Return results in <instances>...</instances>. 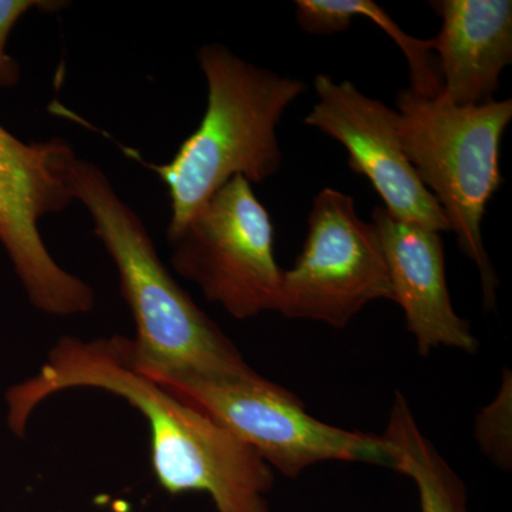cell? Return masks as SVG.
<instances>
[{"mask_svg": "<svg viewBox=\"0 0 512 512\" xmlns=\"http://www.w3.org/2000/svg\"><path fill=\"white\" fill-rule=\"evenodd\" d=\"M72 389L103 390L143 414L151 468L168 494H208L217 512H272V467L207 414L141 372L127 336L57 340L35 375L6 392L9 430L25 437L37 407Z\"/></svg>", "mask_w": 512, "mask_h": 512, "instance_id": "obj_1", "label": "cell"}, {"mask_svg": "<svg viewBox=\"0 0 512 512\" xmlns=\"http://www.w3.org/2000/svg\"><path fill=\"white\" fill-rule=\"evenodd\" d=\"M74 192L119 274L121 295L136 325L134 357L141 372L154 379H224L258 373L175 281L143 220L96 164L79 158Z\"/></svg>", "mask_w": 512, "mask_h": 512, "instance_id": "obj_2", "label": "cell"}, {"mask_svg": "<svg viewBox=\"0 0 512 512\" xmlns=\"http://www.w3.org/2000/svg\"><path fill=\"white\" fill-rule=\"evenodd\" d=\"M207 80V107L200 126L183 141L167 164H148L158 174L171 202L168 239L177 237L232 178L261 184L282 167L276 128L286 109L308 84L255 66L220 43L198 50Z\"/></svg>", "mask_w": 512, "mask_h": 512, "instance_id": "obj_3", "label": "cell"}, {"mask_svg": "<svg viewBox=\"0 0 512 512\" xmlns=\"http://www.w3.org/2000/svg\"><path fill=\"white\" fill-rule=\"evenodd\" d=\"M396 111L404 153L439 202L458 247L476 264L485 311H494L498 279L481 225L503 183L500 147L512 119V100L458 107L441 96L406 89L397 96Z\"/></svg>", "mask_w": 512, "mask_h": 512, "instance_id": "obj_4", "label": "cell"}, {"mask_svg": "<svg viewBox=\"0 0 512 512\" xmlns=\"http://www.w3.org/2000/svg\"><path fill=\"white\" fill-rule=\"evenodd\" d=\"M151 379L207 414L286 478L299 477L306 468L325 461L376 464L393 470V448L383 436L340 429L315 419L295 394L259 373L224 379Z\"/></svg>", "mask_w": 512, "mask_h": 512, "instance_id": "obj_5", "label": "cell"}, {"mask_svg": "<svg viewBox=\"0 0 512 512\" xmlns=\"http://www.w3.org/2000/svg\"><path fill=\"white\" fill-rule=\"evenodd\" d=\"M79 157L63 138L25 143L0 124V244L30 303L50 316L86 315L96 292L57 264L39 222L76 201Z\"/></svg>", "mask_w": 512, "mask_h": 512, "instance_id": "obj_6", "label": "cell"}, {"mask_svg": "<svg viewBox=\"0 0 512 512\" xmlns=\"http://www.w3.org/2000/svg\"><path fill=\"white\" fill-rule=\"evenodd\" d=\"M168 242L177 275L232 318L278 308L284 269L275 259L274 225L245 178L228 181Z\"/></svg>", "mask_w": 512, "mask_h": 512, "instance_id": "obj_7", "label": "cell"}, {"mask_svg": "<svg viewBox=\"0 0 512 512\" xmlns=\"http://www.w3.org/2000/svg\"><path fill=\"white\" fill-rule=\"evenodd\" d=\"M308 225L301 255L284 271L276 312L343 329L369 303L394 302L376 228L357 215L350 195L323 188Z\"/></svg>", "mask_w": 512, "mask_h": 512, "instance_id": "obj_8", "label": "cell"}, {"mask_svg": "<svg viewBox=\"0 0 512 512\" xmlns=\"http://www.w3.org/2000/svg\"><path fill=\"white\" fill-rule=\"evenodd\" d=\"M313 89L318 101L303 121L346 148L349 167L369 180L384 210L399 221L450 231L439 202L404 153L397 111L366 96L352 82L336 83L328 74H318Z\"/></svg>", "mask_w": 512, "mask_h": 512, "instance_id": "obj_9", "label": "cell"}, {"mask_svg": "<svg viewBox=\"0 0 512 512\" xmlns=\"http://www.w3.org/2000/svg\"><path fill=\"white\" fill-rule=\"evenodd\" d=\"M394 302L399 303L417 352L451 348L474 355L478 340L470 323L454 311L447 288L441 232L396 220L383 207L372 212Z\"/></svg>", "mask_w": 512, "mask_h": 512, "instance_id": "obj_10", "label": "cell"}, {"mask_svg": "<svg viewBox=\"0 0 512 512\" xmlns=\"http://www.w3.org/2000/svg\"><path fill=\"white\" fill-rule=\"evenodd\" d=\"M443 20L433 40L439 55V96L458 107L493 103L512 63L511 0L431 2Z\"/></svg>", "mask_w": 512, "mask_h": 512, "instance_id": "obj_11", "label": "cell"}, {"mask_svg": "<svg viewBox=\"0 0 512 512\" xmlns=\"http://www.w3.org/2000/svg\"><path fill=\"white\" fill-rule=\"evenodd\" d=\"M393 448V470L412 478L421 512H467V488L417 424L403 393L394 394L383 434Z\"/></svg>", "mask_w": 512, "mask_h": 512, "instance_id": "obj_12", "label": "cell"}, {"mask_svg": "<svg viewBox=\"0 0 512 512\" xmlns=\"http://www.w3.org/2000/svg\"><path fill=\"white\" fill-rule=\"evenodd\" d=\"M295 5L299 26L311 35L346 32L357 16L369 19L403 50L410 67V89L424 97L439 96L441 80L433 59V40L407 35L373 0H296Z\"/></svg>", "mask_w": 512, "mask_h": 512, "instance_id": "obj_13", "label": "cell"}, {"mask_svg": "<svg viewBox=\"0 0 512 512\" xmlns=\"http://www.w3.org/2000/svg\"><path fill=\"white\" fill-rule=\"evenodd\" d=\"M511 410V373L505 370L500 392L481 410L476 420V437L481 450L504 470H510L512 463Z\"/></svg>", "mask_w": 512, "mask_h": 512, "instance_id": "obj_14", "label": "cell"}, {"mask_svg": "<svg viewBox=\"0 0 512 512\" xmlns=\"http://www.w3.org/2000/svg\"><path fill=\"white\" fill-rule=\"evenodd\" d=\"M64 5L69 3L59 0H0V89L18 86L20 80L19 63L6 53L8 37L19 19L32 9L59 12Z\"/></svg>", "mask_w": 512, "mask_h": 512, "instance_id": "obj_15", "label": "cell"}]
</instances>
